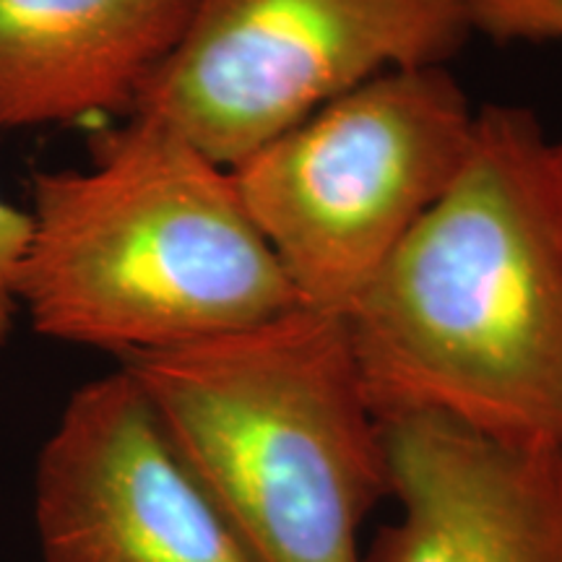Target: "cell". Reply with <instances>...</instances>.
Wrapping results in <instances>:
<instances>
[{"instance_id": "6da1fadb", "label": "cell", "mask_w": 562, "mask_h": 562, "mask_svg": "<svg viewBox=\"0 0 562 562\" xmlns=\"http://www.w3.org/2000/svg\"><path fill=\"white\" fill-rule=\"evenodd\" d=\"M344 321L381 419L562 448V206L533 112H476L456 180Z\"/></svg>"}, {"instance_id": "7a4b0ae2", "label": "cell", "mask_w": 562, "mask_h": 562, "mask_svg": "<svg viewBox=\"0 0 562 562\" xmlns=\"http://www.w3.org/2000/svg\"><path fill=\"white\" fill-rule=\"evenodd\" d=\"M21 315L32 331L117 357L256 326L300 305L227 167L128 115L87 167L37 172Z\"/></svg>"}, {"instance_id": "3957f363", "label": "cell", "mask_w": 562, "mask_h": 562, "mask_svg": "<svg viewBox=\"0 0 562 562\" xmlns=\"http://www.w3.org/2000/svg\"><path fill=\"white\" fill-rule=\"evenodd\" d=\"M117 364L252 562H362L391 476L344 315L297 305Z\"/></svg>"}, {"instance_id": "277c9868", "label": "cell", "mask_w": 562, "mask_h": 562, "mask_svg": "<svg viewBox=\"0 0 562 562\" xmlns=\"http://www.w3.org/2000/svg\"><path fill=\"white\" fill-rule=\"evenodd\" d=\"M474 125L442 66L391 70L229 167L300 305L351 311L456 180Z\"/></svg>"}, {"instance_id": "5b68a950", "label": "cell", "mask_w": 562, "mask_h": 562, "mask_svg": "<svg viewBox=\"0 0 562 562\" xmlns=\"http://www.w3.org/2000/svg\"><path fill=\"white\" fill-rule=\"evenodd\" d=\"M472 32L467 0H193L131 115L229 170L378 76L446 66Z\"/></svg>"}, {"instance_id": "8992f818", "label": "cell", "mask_w": 562, "mask_h": 562, "mask_svg": "<svg viewBox=\"0 0 562 562\" xmlns=\"http://www.w3.org/2000/svg\"><path fill=\"white\" fill-rule=\"evenodd\" d=\"M32 510L42 562H252L121 364L70 393Z\"/></svg>"}, {"instance_id": "52a82bcc", "label": "cell", "mask_w": 562, "mask_h": 562, "mask_svg": "<svg viewBox=\"0 0 562 562\" xmlns=\"http://www.w3.org/2000/svg\"><path fill=\"white\" fill-rule=\"evenodd\" d=\"M381 427L398 516L362 562H562V448L435 414Z\"/></svg>"}, {"instance_id": "ba28073f", "label": "cell", "mask_w": 562, "mask_h": 562, "mask_svg": "<svg viewBox=\"0 0 562 562\" xmlns=\"http://www.w3.org/2000/svg\"><path fill=\"white\" fill-rule=\"evenodd\" d=\"M193 0H0V136L131 115Z\"/></svg>"}, {"instance_id": "9c48e42d", "label": "cell", "mask_w": 562, "mask_h": 562, "mask_svg": "<svg viewBox=\"0 0 562 562\" xmlns=\"http://www.w3.org/2000/svg\"><path fill=\"white\" fill-rule=\"evenodd\" d=\"M474 32L501 42H562V0H472Z\"/></svg>"}, {"instance_id": "30bf717a", "label": "cell", "mask_w": 562, "mask_h": 562, "mask_svg": "<svg viewBox=\"0 0 562 562\" xmlns=\"http://www.w3.org/2000/svg\"><path fill=\"white\" fill-rule=\"evenodd\" d=\"M30 245V211L0 195V344L9 341L21 318V269Z\"/></svg>"}, {"instance_id": "8fae6325", "label": "cell", "mask_w": 562, "mask_h": 562, "mask_svg": "<svg viewBox=\"0 0 562 562\" xmlns=\"http://www.w3.org/2000/svg\"><path fill=\"white\" fill-rule=\"evenodd\" d=\"M552 175H554V188H558V199L562 206V138L552 140Z\"/></svg>"}, {"instance_id": "7c38bea8", "label": "cell", "mask_w": 562, "mask_h": 562, "mask_svg": "<svg viewBox=\"0 0 562 562\" xmlns=\"http://www.w3.org/2000/svg\"><path fill=\"white\" fill-rule=\"evenodd\" d=\"M467 3H472V0H467Z\"/></svg>"}]
</instances>
